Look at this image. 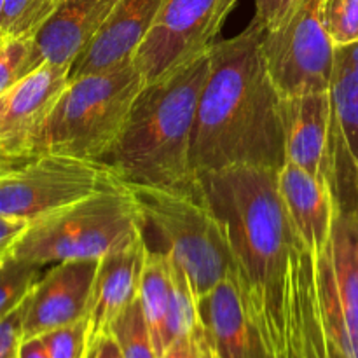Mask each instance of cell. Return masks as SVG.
I'll return each instance as SVG.
<instances>
[{
  "label": "cell",
  "mask_w": 358,
  "mask_h": 358,
  "mask_svg": "<svg viewBox=\"0 0 358 358\" xmlns=\"http://www.w3.org/2000/svg\"><path fill=\"white\" fill-rule=\"evenodd\" d=\"M145 84L133 62L72 79L31 140L30 154L101 161L117 142Z\"/></svg>",
  "instance_id": "4"
},
{
  "label": "cell",
  "mask_w": 358,
  "mask_h": 358,
  "mask_svg": "<svg viewBox=\"0 0 358 358\" xmlns=\"http://www.w3.org/2000/svg\"><path fill=\"white\" fill-rule=\"evenodd\" d=\"M138 297L159 358L175 339L199 327L198 297L170 252L147 250Z\"/></svg>",
  "instance_id": "12"
},
{
  "label": "cell",
  "mask_w": 358,
  "mask_h": 358,
  "mask_svg": "<svg viewBox=\"0 0 358 358\" xmlns=\"http://www.w3.org/2000/svg\"><path fill=\"white\" fill-rule=\"evenodd\" d=\"M264 28L255 20L231 38L210 48L192 131L196 173L233 166L280 170L285 164L282 94L261 55Z\"/></svg>",
  "instance_id": "1"
},
{
  "label": "cell",
  "mask_w": 358,
  "mask_h": 358,
  "mask_svg": "<svg viewBox=\"0 0 358 358\" xmlns=\"http://www.w3.org/2000/svg\"><path fill=\"white\" fill-rule=\"evenodd\" d=\"M16 358H17V357H16Z\"/></svg>",
  "instance_id": "41"
},
{
  "label": "cell",
  "mask_w": 358,
  "mask_h": 358,
  "mask_svg": "<svg viewBox=\"0 0 358 358\" xmlns=\"http://www.w3.org/2000/svg\"><path fill=\"white\" fill-rule=\"evenodd\" d=\"M87 332H90V320L83 318L73 324L49 331L38 336L44 341L51 358H87Z\"/></svg>",
  "instance_id": "26"
},
{
  "label": "cell",
  "mask_w": 358,
  "mask_h": 358,
  "mask_svg": "<svg viewBox=\"0 0 358 358\" xmlns=\"http://www.w3.org/2000/svg\"><path fill=\"white\" fill-rule=\"evenodd\" d=\"M3 6H6V0H0V20H2V14H3ZM0 38L2 37V34H0Z\"/></svg>",
  "instance_id": "38"
},
{
  "label": "cell",
  "mask_w": 358,
  "mask_h": 358,
  "mask_svg": "<svg viewBox=\"0 0 358 358\" xmlns=\"http://www.w3.org/2000/svg\"><path fill=\"white\" fill-rule=\"evenodd\" d=\"M30 222L0 215V259L10 255V248L28 229Z\"/></svg>",
  "instance_id": "31"
},
{
  "label": "cell",
  "mask_w": 358,
  "mask_h": 358,
  "mask_svg": "<svg viewBox=\"0 0 358 358\" xmlns=\"http://www.w3.org/2000/svg\"><path fill=\"white\" fill-rule=\"evenodd\" d=\"M17 358H51L42 338L23 339L17 350Z\"/></svg>",
  "instance_id": "32"
},
{
  "label": "cell",
  "mask_w": 358,
  "mask_h": 358,
  "mask_svg": "<svg viewBox=\"0 0 358 358\" xmlns=\"http://www.w3.org/2000/svg\"><path fill=\"white\" fill-rule=\"evenodd\" d=\"M163 2L164 0H117L90 48L70 70V80L131 62Z\"/></svg>",
  "instance_id": "19"
},
{
  "label": "cell",
  "mask_w": 358,
  "mask_h": 358,
  "mask_svg": "<svg viewBox=\"0 0 358 358\" xmlns=\"http://www.w3.org/2000/svg\"><path fill=\"white\" fill-rule=\"evenodd\" d=\"M52 13L55 9L48 0H6L0 34L2 37L31 38Z\"/></svg>",
  "instance_id": "25"
},
{
  "label": "cell",
  "mask_w": 358,
  "mask_h": 358,
  "mask_svg": "<svg viewBox=\"0 0 358 358\" xmlns=\"http://www.w3.org/2000/svg\"><path fill=\"white\" fill-rule=\"evenodd\" d=\"M100 259H77L52 264L28 296L23 339L73 324L90 313L91 292Z\"/></svg>",
  "instance_id": "14"
},
{
  "label": "cell",
  "mask_w": 358,
  "mask_h": 358,
  "mask_svg": "<svg viewBox=\"0 0 358 358\" xmlns=\"http://www.w3.org/2000/svg\"><path fill=\"white\" fill-rule=\"evenodd\" d=\"M329 182L336 206L358 210V73L336 49L331 83Z\"/></svg>",
  "instance_id": "13"
},
{
  "label": "cell",
  "mask_w": 358,
  "mask_h": 358,
  "mask_svg": "<svg viewBox=\"0 0 358 358\" xmlns=\"http://www.w3.org/2000/svg\"><path fill=\"white\" fill-rule=\"evenodd\" d=\"M69 84L70 69L44 63L0 94V152L31 156V140Z\"/></svg>",
  "instance_id": "15"
},
{
  "label": "cell",
  "mask_w": 358,
  "mask_h": 358,
  "mask_svg": "<svg viewBox=\"0 0 358 358\" xmlns=\"http://www.w3.org/2000/svg\"><path fill=\"white\" fill-rule=\"evenodd\" d=\"M261 55L282 96L331 90L336 48L322 27L318 0H304L283 27L264 31Z\"/></svg>",
  "instance_id": "9"
},
{
  "label": "cell",
  "mask_w": 358,
  "mask_h": 358,
  "mask_svg": "<svg viewBox=\"0 0 358 358\" xmlns=\"http://www.w3.org/2000/svg\"><path fill=\"white\" fill-rule=\"evenodd\" d=\"M31 157L34 156H9V154L0 152V175L21 166V164L27 163L28 159H31Z\"/></svg>",
  "instance_id": "34"
},
{
  "label": "cell",
  "mask_w": 358,
  "mask_h": 358,
  "mask_svg": "<svg viewBox=\"0 0 358 358\" xmlns=\"http://www.w3.org/2000/svg\"><path fill=\"white\" fill-rule=\"evenodd\" d=\"M210 72V51L147 83L117 142L101 157L126 184L185 189L199 185L191 149L198 101Z\"/></svg>",
  "instance_id": "3"
},
{
  "label": "cell",
  "mask_w": 358,
  "mask_h": 358,
  "mask_svg": "<svg viewBox=\"0 0 358 358\" xmlns=\"http://www.w3.org/2000/svg\"><path fill=\"white\" fill-rule=\"evenodd\" d=\"M236 3L238 0H164L131 59L145 83L208 52Z\"/></svg>",
  "instance_id": "8"
},
{
  "label": "cell",
  "mask_w": 358,
  "mask_h": 358,
  "mask_svg": "<svg viewBox=\"0 0 358 358\" xmlns=\"http://www.w3.org/2000/svg\"><path fill=\"white\" fill-rule=\"evenodd\" d=\"M343 55L346 56V59L350 62V65L355 69V72L358 73V44L350 45V48H341Z\"/></svg>",
  "instance_id": "35"
},
{
  "label": "cell",
  "mask_w": 358,
  "mask_h": 358,
  "mask_svg": "<svg viewBox=\"0 0 358 358\" xmlns=\"http://www.w3.org/2000/svg\"><path fill=\"white\" fill-rule=\"evenodd\" d=\"M147 250L149 247L143 238L129 247L103 255L98 262L87 313V352L110 336L119 315L138 297Z\"/></svg>",
  "instance_id": "18"
},
{
  "label": "cell",
  "mask_w": 358,
  "mask_h": 358,
  "mask_svg": "<svg viewBox=\"0 0 358 358\" xmlns=\"http://www.w3.org/2000/svg\"><path fill=\"white\" fill-rule=\"evenodd\" d=\"M317 283L324 320L358 358V210L336 206L331 241L317 255Z\"/></svg>",
  "instance_id": "10"
},
{
  "label": "cell",
  "mask_w": 358,
  "mask_h": 358,
  "mask_svg": "<svg viewBox=\"0 0 358 358\" xmlns=\"http://www.w3.org/2000/svg\"><path fill=\"white\" fill-rule=\"evenodd\" d=\"M145 219L124 184L66 205L28 229L10 255L38 266L77 259H101L143 240Z\"/></svg>",
  "instance_id": "5"
},
{
  "label": "cell",
  "mask_w": 358,
  "mask_h": 358,
  "mask_svg": "<svg viewBox=\"0 0 358 358\" xmlns=\"http://www.w3.org/2000/svg\"><path fill=\"white\" fill-rule=\"evenodd\" d=\"M289 358H350L338 334L324 320L317 283V255L297 238L285 278Z\"/></svg>",
  "instance_id": "11"
},
{
  "label": "cell",
  "mask_w": 358,
  "mask_h": 358,
  "mask_svg": "<svg viewBox=\"0 0 358 358\" xmlns=\"http://www.w3.org/2000/svg\"><path fill=\"white\" fill-rule=\"evenodd\" d=\"M117 0H63L30 38L24 76L44 63L72 70Z\"/></svg>",
  "instance_id": "16"
},
{
  "label": "cell",
  "mask_w": 358,
  "mask_h": 358,
  "mask_svg": "<svg viewBox=\"0 0 358 358\" xmlns=\"http://www.w3.org/2000/svg\"><path fill=\"white\" fill-rule=\"evenodd\" d=\"M2 259H3V257H2Z\"/></svg>",
  "instance_id": "40"
},
{
  "label": "cell",
  "mask_w": 358,
  "mask_h": 358,
  "mask_svg": "<svg viewBox=\"0 0 358 358\" xmlns=\"http://www.w3.org/2000/svg\"><path fill=\"white\" fill-rule=\"evenodd\" d=\"M201 358H217L215 355H213L212 352H210L208 348H206L205 345H203V355H201Z\"/></svg>",
  "instance_id": "36"
},
{
  "label": "cell",
  "mask_w": 358,
  "mask_h": 358,
  "mask_svg": "<svg viewBox=\"0 0 358 358\" xmlns=\"http://www.w3.org/2000/svg\"><path fill=\"white\" fill-rule=\"evenodd\" d=\"M222 226L234 280L259 332L285 322V278L297 234L278 192V170L233 166L198 173Z\"/></svg>",
  "instance_id": "2"
},
{
  "label": "cell",
  "mask_w": 358,
  "mask_h": 358,
  "mask_svg": "<svg viewBox=\"0 0 358 358\" xmlns=\"http://www.w3.org/2000/svg\"><path fill=\"white\" fill-rule=\"evenodd\" d=\"M30 51V38H0V94L24 77V62Z\"/></svg>",
  "instance_id": "27"
},
{
  "label": "cell",
  "mask_w": 358,
  "mask_h": 358,
  "mask_svg": "<svg viewBox=\"0 0 358 358\" xmlns=\"http://www.w3.org/2000/svg\"><path fill=\"white\" fill-rule=\"evenodd\" d=\"M27 304L28 297L0 320V358L17 357V350L23 341V320L27 313Z\"/></svg>",
  "instance_id": "28"
},
{
  "label": "cell",
  "mask_w": 358,
  "mask_h": 358,
  "mask_svg": "<svg viewBox=\"0 0 358 358\" xmlns=\"http://www.w3.org/2000/svg\"><path fill=\"white\" fill-rule=\"evenodd\" d=\"M278 192L297 238L320 255L331 241L336 217L331 184L287 161L278 170Z\"/></svg>",
  "instance_id": "20"
},
{
  "label": "cell",
  "mask_w": 358,
  "mask_h": 358,
  "mask_svg": "<svg viewBox=\"0 0 358 358\" xmlns=\"http://www.w3.org/2000/svg\"><path fill=\"white\" fill-rule=\"evenodd\" d=\"M198 320L203 345L217 358H271L245 311L234 276L198 297Z\"/></svg>",
  "instance_id": "17"
},
{
  "label": "cell",
  "mask_w": 358,
  "mask_h": 358,
  "mask_svg": "<svg viewBox=\"0 0 358 358\" xmlns=\"http://www.w3.org/2000/svg\"><path fill=\"white\" fill-rule=\"evenodd\" d=\"M122 184L145 219L163 238V250L182 266L196 297L234 276V261L222 226L210 208L201 182L196 189Z\"/></svg>",
  "instance_id": "6"
},
{
  "label": "cell",
  "mask_w": 358,
  "mask_h": 358,
  "mask_svg": "<svg viewBox=\"0 0 358 358\" xmlns=\"http://www.w3.org/2000/svg\"><path fill=\"white\" fill-rule=\"evenodd\" d=\"M48 2H49V6H51V7H52V9H55V10H56V7H58V6H59V3H62V2H63V0H48Z\"/></svg>",
  "instance_id": "37"
},
{
  "label": "cell",
  "mask_w": 358,
  "mask_h": 358,
  "mask_svg": "<svg viewBox=\"0 0 358 358\" xmlns=\"http://www.w3.org/2000/svg\"><path fill=\"white\" fill-rule=\"evenodd\" d=\"M201 355L203 338L201 331L198 327L192 332H189V334H184L175 339L161 358H201Z\"/></svg>",
  "instance_id": "30"
},
{
  "label": "cell",
  "mask_w": 358,
  "mask_h": 358,
  "mask_svg": "<svg viewBox=\"0 0 358 358\" xmlns=\"http://www.w3.org/2000/svg\"><path fill=\"white\" fill-rule=\"evenodd\" d=\"M318 16L336 49L358 44V0H318Z\"/></svg>",
  "instance_id": "24"
},
{
  "label": "cell",
  "mask_w": 358,
  "mask_h": 358,
  "mask_svg": "<svg viewBox=\"0 0 358 358\" xmlns=\"http://www.w3.org/2000/svg\"><path fill=\"white\" fill-rule=\"evenodd\" d=\"M110 336L119 345L124 358H159L154 348L152 336L143 315L140 297H136L117 317L110 329Z\"/></svg>",
  "instance_id": "22"
},
{
  "label": "cell",
  "mask_w": 358,
  "mask_h": 358,
  "mask_svg": "<svg viewBox=\"0 0 358 358\" xmlns=\"http://www.w3.org/2000/svg\"><path fill=\"white\" fill-rule=\"evenodd\" d=\"M119 185L121 180L100 161L38 154L0 175V215L34 222Z\"/></svg>",
  "instance_id": "7"
},
{
  "label": "cell",
  "mask_w": 358,
  "mask_h": 358,
  "mask_svg": "<svg viewBox=\"0 0 358 358\" xmlns=\"http://www.w3.org/2000/svg\"><path fill=\"white\" fill-rule=\"evenodd\" d=\"M3 259H6V257H3ZM3 259H0V262H2V261H3Z\"/></svg>",
  "instance_id": "39"
},
{
  "label": "cell",
  "mask_w": 358,
  "mask_h": 358,
  "mask_svg": "<svg viewBox=\"0 0 358 358\" xmlns=\"http://www.w3.org/2000/svg\"><path fill=\"white\" fill-rule=\"evenodd\" d=\"M87 358H124V357H122L115 339L112 338V336H107V338L101 339V341L91 350Z\"/></svg>",
  "instance_id": "33"
},
{
  "label": "cell",
  "mask_w": 358,
  "mask_h": 358,
  "mask_svg": "<svg viewBox=\"0 0 358 358\" xmlns=\"http://www.w3.org/2000/svg\"><path fill=\"white\" fill-rule=\"evenodd\" d=\"M331 114V91L282 98L285 159L327 182Z\"/></svg>",
  "instance_id": "21"
},
{
  "label": "cell",
  "mask_w": 358,
  "mask_h": 358,
  "mask_svg": "<svg viewBox=\"0 0 358 358\" xmlns=\"http://www.w3.org/2000/svg\"><path fill=\"white\" fill-rule=\"evenodd\" d=\"M255 16L254 20L266 31L276 30L283 27L297 10L296 0H254Z\"/></svg>",
  "instance_id": "29"
},
{
  "label": "cell",
  "mask_w": 358,
  "mask_h": 358,
  "mask_svg": "<svg viewBox=\"0 0 358 358\" xmlns=\"http://www.w3.org/2000/svg\"><path fill=\"white\" fill-rule=\"evenodd\" d=\"M45 268L48 266L21 261L13 255H7L0 262V320L27 299L31 289L44 276Z\"/></svg>",
  "instance_id": "23"
}]
</instances>
